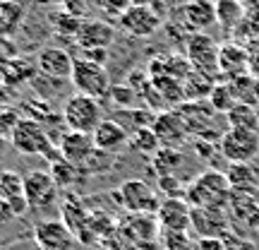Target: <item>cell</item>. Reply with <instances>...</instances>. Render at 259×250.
Returning <instances> with one entry per match:
<instances>
[{
	"mask_svg": "<svg viewBox=\"0 0 259 250\" xmlns=\"http://www.w3.org/2000/svg\"><path fill=\"white\" fill-rule=\"evenodd\" d=\"M10 3H17V5H27V3H31V0H10Z\"/></svg>",
	"mask_w": 259,
	"mask_h": 250,
	"instance_id": "7dc6e473",
	"label": "cell"
},
{
	"mask_svg": "<svg viewBox=\"0 0 259 250\" xmlns=\"http://www.w3.org/2000/svg\"><path fill=\"white\" fill-rule=\"evenodd\" d=\"M8 147H10V142L0 137V161H3V159H5V154H8Z\"/></svg>",
	"mask_w": 259,
	"mask_h": 250,
	"instance_id": "7bdbcfd3",
	"label": "cell"
},
{
	"mask_svg": "<svg viewBox=\"0 0 259 250\" xmlns=\"http://www.w3.org/2000/svg\"><path fill=\"white\" fill-rule=\"evenodd\" d=\"M34 243L38 250H72L74 233L63 219H44L34 226Z\"/></svg>",
	"mask_w": 259,
	"mask_h": 250,
	"instance_id": "4fadbf2b",
	"label": "cell"
},
{
	"mask_svg": "<svg viewBox=\"0 0 259 250\" xmlns=\"http://www.w3.org/2000/svg\"><path fill=\"white\" fill-rule=\"evenodd\" d=\"M245 8L238 0H216V24H221L226 31H235L245 22Z\"/></svg>",
	"mask_w": 259,
	"mask_h": 250,
	"instance_id": "cb8c5ba5",
	"label": "cell"
},
{
	"mask_svg": "<svg viewBox=\"0 0 259 250\" xmlns=\"http://www.w3.org/2000/svg\"><path fill=\"white\" fill-rule=\"evenodd\" d=\"M113 39H115V29L106 19H84L74 37V44L84 53H92V51H108Z\"/></svg>",
	"mask_w": 259,
	"mask_h": 250,
	"instance_id": "5bb4252c",
	"label": "cell"
},
{
	"mask_svg": "<svg viewBox=\"0 0 259 250\" xmlns=\"http://www.w3.org/2000/svg\"><path fill=\"white\" fill-rule=\"evenodd\" d=\"M94 145L103 154H115L120 152L125 145H130V132L122 128L115 118H106V121L94 130Z\"/></svg>",
	"mask_w": 259,
	"mask_h": 250,
	"instance_id": "d6986e66",
	"label": "cell"
},
{
	"mask_svg": "<svg viewBox=\"0 0 259 250\" xmlns=\"http://www.w3.org/2000/svg\"><path fill=\"white\" fill-rule=\"evenodd\" d=\"M254 197H257V204H259V190H257V195H254Z\"/></svg>",
	"mask_w": 259,
	"mask_h": 250,
	"instance_id": "c3c4849f",
	"label": "cell"
},
{
	"mask_svg": "<svg viewBox=\"0 0 259 250\" xmlns=\"http://www.w3.org/2000/svg\"><path fill=\"white\" fill-rule=\"evenodd\" d=\"M34 5H38V8H60L63 10V5L67 3V0H31Z\"/></svg>",
	"mask_w": 259,
	"mask_h": 250,
	"instance_id": "60d3db41",
	"label": "cell"
},
{
	"mask_svg": "<svg viewBox=\"0 0 259 250\" xmlns=\"http://www.w3.org/2000/svg\"><path fill=\"white\" fill-rule=\"evenodd\" d=\"M130 149H135V152H139V154H156L158 149H161V145H158V137L154 135V130L151 128H142L137 130V132H132L130 135Z\"/></svg>",
	"mask_w": 259,
	"mask_h": 250,
	"instance_id": "d6a6232c",
	"label": "cell"
},
{
	"mask_svg": "<svg viewBox=\"0 0 259 250\" xmlns=\"http://www.w3.org/2000/svg\"><path fill=\"white\" fill-rule=\"evenodd\" d=\"M161 15L154 5H132V8L118 17V27L132 39H149L161 29Z\"/></svg>",
	"mask_w": 259,
	"mask_h": 250,
	"instance_id": "ba28073f",
	"label": "cell"
},
{
	"mask_svg": "<svg viewBox=\"0 0 259 250\" xmlns=\"http://www.w3.org/2000/svg\"><path fill=\"white\" fill-rule=\"evenodd\" d=\"M60 118L72 132H84V135H94V130L99 128L106 118H103V109L96 99L82 96V94H72L67 96L63 103Z\"/></svg>",
	"mask_w": 259,
	"mask_h": 250,
	"instance_id": "3957f363",
	"label": "cell"
},
{
	"mask_svg": "<svg viewBox=\"0 0 259 250\" xmlns=\"http://www.w3.org/2000/svg\"><path fill=\"white\" fill-rule=\"evenodd\" d=\"M180 118L185 121L187 132L197 139H211V125L216 121V111L211 109L209 101H185L183 106H178Z\"/></svg>",
	"mask_w": 259,
	"mask_h": 250,
	"instance_id": "8fae6325",
	"label": "cell"
},
{
	"mask_svg": "<svg viewBox=\"0 0 259 250\" xmlns=\"http://www.w3.org/2000/svg\"><path fill=\"white\" fill-rule=\"evenodd\" d=\"M10 147L24 154V157H46L48 161L60 157V149L51 142L48 130L36 121V118H27L22 116V121L17 123V128L10 135Z\"/></svg>",
	"mask_w": 259,
	"mask_h": 250,
	"instance_id": "7a4b0ae2",
	"label": "cell"
},
{
	"mask_svg": "<svg viewBox=\"0 0 259 250\" xmlns=\"http://www.w3.org/2000/svg\"><path fill=\"white\" fill-rule=\"evenodd\" d=\"M0 200H5L12 214H24L29 209L24 197V176L17 171H0Z\"/></svg>",
	"mask_w": 259,
	"mask_h": 250,
	"instance_id": "44dd1931",
	"label": "cell"
},
{
	"mask_svg": "<svg viewBox=\"0 0 259 250\" xmlns=\"http://www.w3.org/2000/svg\"><path fill=\"white\" fill-rule=\"evenodd\" d=\"M180 12L194 34H204V29L216 24V0H187Z\"/></svg>",
	"mask_w": 259,
	"mask_h": 250,
	"instance_id": "ffe728a7",
	"label": "cell"
},
{
	"mask_svg": "<svg viewBox=\"0 0 259 250\" xmlns=\"http://www.w3.org/2000/svg\"><path fill=\"white\" fill-rule=\"evenodd\" d=\"M161 231H190L192 229V207L185 197H166L156 212Z\"/></svg>",
	"mask_w": 259,
	"mask_h": 250,
	"instance_id": "7c38bea8",
	"label": "cell"
},
{
	"mask_svg": "<svg viewBox=\"0 0 259 250\" xmlns=\"http://www.w3.org/2000/svg\"><path fill=\"white\" fill-rule=\"evenodd\" d=\"M72 67H74V58L65 51V48L58 46H46L38 51L36 56V70L46 80H70L72 77Z\"/></svg>",
	"mask_w": 259,
	"mask_h": 250,
	"instance_id": "9a60e30c",
	"label": "cell"
},
{
	"mask_svg": "<svg viewBox=\"0 0 259 250\" xmlns=\"http://www.w3.org/2000/svg\"><path fill=\"white\" fill-rule=\"evenodd\" d=\"M233 193H250L257 195L259 190V168L254 164H228L223 171Z\"/></svg>",
	"mask_w": 259,
	"mask_h": 250,
	"instance_id": "603a6c76",
	"label": "cell"
},
{
	"mask_svg": "<svg viewBox=\"0 0 259 250\" xmlns=\"http://www.w3.org/2000/svg\"><path fill=\"white\" fill-rule=\"evenodd\" d=\"M24 19V5L0 0V37H12Z\"/></svg>",
	"mask_w": 259,
	"mask_h": 250,
	"instance_id": "83f0119b",
	"label": "cell"
},
{
	"mask_svg": "<svg viewBox=\"0 0 259 250\" xmlns=\"http://www.w3.org/2000/svg\"><path fill=\"white\" fill-rule=\"evenodd\" d=\"M0 84H5V65H0Z\"/></svg>",
	"mask_w": 259,
	"mask_h": 250,
	"instance_id": "bcb514c9",
	"label": "cell"
},
{
	"mask_svg": "<svg viewBox=\"0 0 259 250\" xmlns=\"http://www.w3.org/2000/svg\"><path fill=\"white\" fill-rule=\"evenodd\" d=\"M58 149H60V157L67 159L70 164H74L77 168H87V164L94 159L96 154V145H94L92 135H84V132H72L67 130L60 142H58Z\"/></svg>",
	"mask_w": 259,
	"mask_h": 250,
	"instance_id": "e0dca14e",
	"label": "cell"
},
{
	"mask_svg": "<svg viewBox=\"0 0 259 250\" xmlns=\"http://www.w3.org/2000/svg\"><path fill=\"white\" fill-rule=\"evenodd\" d=\"M34 67H36V63L31 65V60L24 56L15 58L12 63L5 65V84H22L27 82L29 77L34 75Z\"/></svg>",
	"mask_w": 259,
	"mask_h": 250,
	"instance_id": "1f68e13d",
	"label": "cell"
},
{
	"mask_svg": "<svg viewBox=\"0 0 259 250\" xmlns=\"http://www.w3.org/2000/svg\"><path fill=\"white\" fill-rule=\"evenodd\" d=\"M51 178L56 181V186L60 188V190H65V188H72L74 183H77V178H79V173H82V168H77L74 164H70L67 159L58 157L51 161Z\"/></svg>",
	"mask_w": 259,
	"mask_h": 250,
	"instance_id": "f1b7e54d",
	"label": "cell"
},
{
	"mask_svg": "<svg viewBox=\"0 0 259 250\" xmlns=\"http://www.w3.org/2000/svg\"><path fill=\"white\" fill-rule=\"evenodd\" d=\"M219 51L221 46L209 34H192L187 39V60L192 70L206 75V77H221L219 75Z\"/></svg>",
	"mask_w": 259,
	"mask_h": 250,
	"instance_id": "52a82bcc",
	"label": "cell"
},
{
	"mask_svg": "<svg viewBox=\"0 0 259 250\" xmlns=\"http://www.w3.org/2000/svg\"><path fill=\"white\" fill-rule=\"evenodd\" d=\"M70 82L74 87V94H82L89 99H101L106 94H111L113 84H111V75L103 65L87 60V58H74V67H72V77Z\"/></svg>",
	"mask_w": 259,
	"mask_h": 250,
	"instance_id": "277c9868",
	"label": "cell"
},
{
	"mask_svg": "<svg viewBox=\"0 0 259 250\" xmlns=\"http://www.w3.org/2000/svg\"><path fill=\"white\" fill-rule=\"evenodd\" d=\"M156 0H132V5H154Z\"/></svg>",
	"mask_w": 259,
	"mask_h": 250,
	"instance_id": "f6af8a7d",
	"label": "cell"
},
{
	"mask_svg": "<svg viewBox=\"0 0 259 250\" xmlns=\"http://www.w3.org/2000/svg\"><path fill=\"white\" fill-rule=\"evenodd\" d=\"M226 121L231 130H250L259 132V109L250 103H238L231 113H226Z\"/></svg>",
	"mask_w": 259,
	"mask_h": 250,
	"instance_id": "484cf974",
	"label": "cell"
},
{
	"mask_svg": "<svg viewBox=\"0 0 259 250\" xmlns=\"http://www.w3.org/2000/svg\"><path fill=\"white\" fill-rule=\"evenodd\" d=\"M180 164H183V152H180V149L161 147L156 154H154V168H156L158 176H173Z\"/></svg>",
	"mask_w": 259,
	"mask_h": 250,
	"instance_id": "4dcf8cb0",
	"label": "cell"
},
{
	"mask_svg": "<svg viewBox=\"0 0 259 250\" xmlns=\"http://www.w3.org/2000/svg\"><path fill=\"white\" fill-rule=\"evenodd\" d=\"M63 12H67V15H72V17H77V19H84V15H87V3H84V0H67L63 5Z\"/></svg>",
	"mask_w": 259,
	"mask_h": 250,
	"instance_id": "ab89813d",
	"label": "cell"
},
{
	"mask_svg": "<svg viewBox=\"0 0 259 250\" xmlns=\"http://www.w3.org/2000/svg\"><path fill=\"white\" fill-rule=\"evenodd\" d=\"M231 195L233 190L226 173L219 168H206L190 181L185 200L192 209H228Z\"/></svg>",
	"mask_w": 259,
	"mask_h": 250,
	"instance_id": "6da1fadb",
	"label": "cell"
},
{
	"mask_svg": "<svg viewBox=\"0 0 259 250\" xmlns=\"http://www.w3.org/2000/svg\"><path fill=\"white\" fill-rule=\"evenodd\" d=\"M60 188L51 178L48 171H27L24 173V197H27L29 209H48L51 204H56Z\"/></svg>",
	"mask_w": 259,
	"mask_h": 250,
	"instance_id": "9c48e42d",
	"label": "cell"
},
{
	"mask_svg": "<svg viewBox=\"0 0 259 250\" xmlns=\"http://www.w3.org/2000/svg\"><path fill=\"white\" fill-rule=\"evenodd\" d=\"M192 231L202 241H221L231 231V219L226 209H192Z\"/></svg>",
	"mask_w": 259,
	"mask_h": 250,
	"instance_id": "ac0fdd59",
	"label": "cell"
},
{
	"mask_svg": "<svg viewBox=\"0 0 259 250\" xmlns=\"http://www.w3.org/2000/svg\"><path fill=\"white\" fill-rule=\"evenodd\" d=\"M15 58H19V53H17V46H15L12 37H0V65L12 63Z\"/></svg>",
	"mask_w": 259,
	"mask_h": 250,
	"instance_id": "74e56055",
	"label": "cell"
},
{
	"mask_svg": "<svg viewBox=\"0 0 259 250\" xmlns=\"http://www.w3.org/2000/svg\"><path fill=\"white\" fill-rule=\"evenodd\" d=\"M242 8H245V12H252V10H259V0H238Z\"/></svg>",
	"mask_w": 259,
	"mask_h": 250,
	"instance_id": "b9f144b4",
	"label": "cell"
},
{
	"mask_svg": "<svg viewBox=\"0 0 259 250\" xmlns=\"http://www.w3.org/2000/svg\"><path fill=\"white\" fill-rule=\"evenodd\" d=\"M219 75H221L223 82L238 80L242 75H252L247 48L242 46V44H238V41L221 44V51H219Z\"/></svg>",
	"mask_w": 259,
	"mask_h": 250,
	"instance_id": "2e32d148",
	"label": "cell"
},
{
	"mask_svg": "<svg viewBox=\"0 0 259 250\" xmlns=\"http://www.w3.org/2000/svg\"><path fill=\"white\" fill-rule=\"evenodd\" d=\"M96 5L108 15V17H120L132 8V0H96Z\"/></svg>",
	"mask_w": 259,
	"mask_h": 250,
	"instance_id": "8d00e7d4",
	"label": "cell"
},
{
	"mask_svg": "<svg viewBox=\"0 0 259 250\" xmlns=\"http://www.w3.org/2000/svg\"><path fill=\"white\" fill-rule=\"evenodd\" d=\"M245 48L250 53V73L254 77H259V39H250Z\"/></svg>",
	"mask_w": 259,
	"mask_h": 250,
	"instance_id": "f35d334b",
	"label": "cell"
},
{
	"mask_svg": "<svg viewBox=\"0 0 259 250\" xmlns=\"http://www.w3.org/2000/svg\"><path fill=\"white\" fill-rule=\"evenodd\" d=\"M151 130L158 137V145L166 149H180L185 145V139L190 137L185 121L180 118L178 109H168V111H161L158 116H154Z\"/></svg>",
	"mask_w": 259,
	"mask_h": 250,
	"instance_id": "30bf717a",
	"label": "cell"
},
{
	"mask_svg": "<svg viewBox=\"0 0 259 250\" xmlns=\"http://www.w3.org/2000/svg\"><path fill=\"white\" fill-rule=\"evenodd\" d=\"M63 224L74 233V236H79V233L89 226V212L82 207L79 200L70 197V200L63 204Z\"/></svg>",
	"mask_w": 259,
	"mask_h": 250,
	"instance_id": "4316f807",
	"label": "cell"
},
{
	"mask_svg": "<svg viewBox=\"0 0 259 250\" xmlns=\"http://www.w3.org/2000/svg\"><path fill=\"white\" fill-rule=\"evenodd\" d=\"M228 219L231 224H242V226H259V204L257 197L250 193H233L228 202Z\"/></svg>",
	"mask_w": 259,
	"mask_h": 250,
	"instance_id": "7402d4cb",
	"label": "cell"
},
{
	"mask_svg": "<svg viewBox=\"0 0 259 250\" xmlns=\"http://www.w3.org/2000/svg\"><path fill=\"white\" fill-rule=\"evenodd\" d=\"M84 19H77L72 17V15H67V12H58L56 17H53V29H56L58 34H65V37H77V31H79V27H82Z\"/></svg>",
	"mask_w": 259,
	"mask_h": 250,
	"instance_id": "e575fe53",
	"label": "cell"
},
{
	"mask_svg": "<svg viewBox=\"0 0 259 250\" xmlns=\"http://www.w3.org/2000/svg\"><path fill=\"white\" fill-rule=\"evenodd\" d=\"M216 82H219V80H213V77H206V75H202V73H197V70H192V73H190L185 80H183V92H185V101H206Z\"/></svg>",
	"mask_w": 259,
	"mask_h": 250,
	"instance_id": "d4e9b609",
	"label": "cell"
},
{
	"mask_svg": "<svg viewBox=\"0 0 259 250\" xmlns=\"http://www.w3.org/2000/svg\"><path fill=\"white\" fill-rule=\"evenodd\" d=\"M206 101L211 103V109L216 113H231L235 106H238V99H235V94H233L231 89V84L228 82H223V80H219V82L213 84V89L211 94H209V99Z\"/></svg>",
	"mask_w": 259,
	"mask_h": 250,
	"instance_id": "f546056e",
	"label": "cell"
},
{
	"mask_svg": "<svg viewBox=\"0 0 259 250\" xmlns=\"http://www.w3.org/2000/svg\"><path fill=\"white\" fill-rule=\"evenodd\" d=\"M19 121H22L19 111H15L8 103H0V137L10 142V135H12V130L17 128Z\"/></svg>",
	"mask_w": 259,
	"mask_h": 250,
	"instance_id": "836d02e7",
	"label": "cell"
},
{
	"mask_svg": "<svg viewBox=\"0 0 259 250\" xmlns=\"http://www.w3.org/2000/svg\"><path fill=\"white\" fill-rule=\"evenodd\" d=\"M163 248L166 250H194L192 236L187 231H163Z\"/></svg>",
	"mask_w": 259,
	"mask_h": 250,
	"instance_id": "d590c367",
	"label": "cell"
},
{
	"mask_svg": "<svg viewBox=\"0 0 259 250\" xmlns=\"http://www.w3.org/2000/svg\"><path fill=\"white\" fill-rule=\"evenodd\" d=\"M254 106L259 109V77H254Z\"/></svg>",
	"mask_w": 259,
	"mask_h": 250,
	"instance_id": "ee69618b",
	"label": "cell"
},
{
	"mask_svg": "<svg viewBox=\"0 0 259 250\" xmlns=\"http://www.w3.org/2000/svg\"><path fill=\"white\" fill-rule=\"evenodd\" d=\"M219 154L228 164H252L259 157V132L228 128L219 139Z\"/></svg>",
	"mask_w": 259,
	"mask_h": 250,
	"instance_id": "8992f818",
	"label": "cell"
},
{
	"mask_svg": "<svg viewBox=\"0 0 259 250\" xmlns=\"http://www.w3.org/2000/svg\"><path fill=\"white\" fill-rule=\"evenodd\" d=\"M115 200H118L122 209L130 214H149V217H156L158 207H161L156 188L149 186L147 181H142V178L122 181L120 188L115 190Z\"/></svg>",
	"mask_w": 259,
	"mask_h": 250,
	"instance_id": "5b68a950",
	"label": "cell"
}]
</instances>
